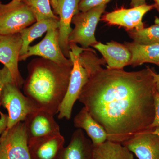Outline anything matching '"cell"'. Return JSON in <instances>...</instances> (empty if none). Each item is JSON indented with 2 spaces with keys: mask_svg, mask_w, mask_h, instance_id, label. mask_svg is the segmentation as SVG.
I'll list each match as a JSON object with an SVG mask.
<instances>
[{
  "mask_svg": "<svg viewBox=\"0 0 159 159\" xmlns=\"http://www.w3.org/2000/svg\"><path fill=\"white\" fill-rule=\"evenodd\" d=\"M82 63L89 78L78 100L105 129L107 140L122 144L149 128L155 115L154 69H103L105 61L91 51Z\"/></svg>",
  "mask_w": 159,
  "mask_h": 159,
  "instance_id": "cell-1",
  "label": "cell"
},
{
  "mask_svg": "<svg viewBox=\"0 0 159 159\" xmlns=\"http://www.w3.org/2000/svg\"><path fill=\"white\" fill-rule=\"evenodd\" d=\"M73 65H61L41 57L33 59L28 64V76L23 84L25 95L39 109L58 113Z\"/></svg>",
  "mask_w": 159,
  "mask_h": 159,
  "instance_id": "cell-2",
  "label": "cell"
},
{
  "mask_svg": "<svg viewBox=\"0 0 159 159\" xmlns=\"http://www.w3.org/2000/svg\"><path fill=\"white\" fill-rule=\"evenodd\" d=\"M70 51V58L73 62L68 87L58 111V119L69 120L72 116V110L75 102L79 99L83 88L88 80L89 77L86 70L80 61V55L87 50L78 47L77 44H69Z\"/></svg>",
  "mask_w": 159,
  "mask_h": 159,
  "instance_id": "cell-3",
  "label": "cell"
},
{
  "mask_svg": "<svg viewBox=\"0 0 159 159\" xmlns=\"http://www.w3.org/2000/svg\"><path fill=\"white\" fill-rule=\"evenodd\" d=\"M106 7L107 5H101L75 15L71 22L75 27L69 36V44H79L83 48L88 49L97 43L95 31Z\"/></svg>",
  "mask_w": 159,
  "mask_h": 159,
  "instance_id": "cell-4",
  "label": "cell"
},
{
  "mask_svg": "<svg viewBox=\"0 0 159 159\" xmlns=\"http://www.w3.org/2000/svg\"><path fill=\"white\" fill-rule=\"evenodd\" d=\"M1 105L8 112L7 128H10L18 122H24L29 114L38 110L35 104L20 91L13 81L6 83L3 87Z\"/></svg>",
  "mask_w": 159,
  "mask_h": 159,
  "instance_id": "cell-5",
  "label": "cell"
},
{
  "mask_svg": "<svg viewBox=\"0 0 159 159\" xmlns=\"http://www.w3.org/2000/svg\"><path fill=\"white\" fill-rule=\"evenodd\" d=\"M33 13L23 2H9L0 8V34L20 33L36 22Z\"/></svg>",
  "mask_w": 159,
  "mask_h": 159,
  "instance_id": "cell-6",
  "label": "cell"
},
{
  "mask_svg": "<svg viewBox=\"0 0 159 159\" xmlns=\"http://www.w3.org/2000/svg\"><path fill=\"white\" fill-rule=\"evenodd\" d=\"M0 159H31L24 122L6 128L0 135Z\"/></svg>",
  "mask_w": 159,
  "mask_h": 159,
  "instance_id": "cell-7",
  "label": "cell"
},
{
  "mask_svg": "<svg viewBox=\"0 0 159 159\" xmlns=\"http://www.w3.org/2000/svg\"><path fill=\"white\" fill-rule=\"evenodd\" d=\"M80 0H50L53 12L59 20V43L64 55L70 59L69 38L73 30L71 22L74 16L79 12Z\"/></svg>",
  "mask_w": 159,
  "mask_h": 159,
  "instance_id": "cell-8",
  "label": "cell"
},
{
  "mask_svg": "<svg viewBox=\"0 0 159 159\" xmlns=\"http://www.w3.org/2000/svg\"><path fill=\"white\" fill-rule=\"evenodd\" d=\"M32 56H39L61 65L73 64L70 58L65 56L60 47L58 29H51L47 31L42 40L35 45L29 46L27 53L20 56L19 61H25Z\"/></svg>",
  "mask_w": 159,
  "mask_h": 159,
  "instance_id": "cell-9",
  "label": "cell"
},
{
  "mask_svg": "<svg viewBox=\"0 0 159 159\" xmlns=\"http://www.w3.org/2000/svg\"><path fill=\"white\" fill-rule=\"evenodd\" d=\"M22 47V39L20 33L0 34V62L10 71L13 82L20 89L25 81L18 69Z\"/></svg>",
  "mask_w": 159,
  "mask_h": 159,
  "instance_id": "cell-10",
  "label": "cell"
},
{
  "mask_svg": "<svg viewBox=\"0 0 159 159\" xmlns=\"http://www.w3.org/2000/svg\"><path fill=\"white\" fill-rule=\"evenodd\" d=\"M122 145L139 159H159V127L141 132Z\"/></svg>",
  "mask_w": 159,
  "mask_h": 159,
  "instance_id": "cell-11",
  "label": "cell"
},
{
  "mask_svg": "<svg viewBox=\"0 0 159 159\" xmlns=\"http://www.w3.org/2000/svg\"><path fill=\"white\" fill-rule=\"evenodd\" d=\"M154 8V5L146 4L130 9L122 8L106 13L101 20L110 25L123 27L126 31H139L145 28L143 16Z\"/></svg>",
  "mask_w": 159,
  "mask_h": 159,
  "instance_id": "cell-12",
  "label": "cell"
},
{
  "mask_svg": "<svg viewBox=\"0 0 159 159\" xmlns=\"http://www.w3.org/2000/svg\"><path fill=\"white\" fill-rule=\"evenodd\" d=\"M54 116L47 111L38 110L27 116L24 122L28 143L60 133Z\"/></svg>",
  "mask_w": 159,
  "mask_h": 159,
  "instance_id": "cell-13",
  "label": "cell"
},
{
  "mask_svg": "<svg viewBox=\"0 0 159 159\" xmlns=\"http://www.w3.org/2000/svg\"><path fill=\"white\" fill-rule=\"evenodd\" d=\"M92 47L102 54V58L107 63V69L123 70L125 66L129 65L131 53L124 44L114 41L106 44L98 42Z\"/></svg>",
  "mask_w": 159,
  "mask_h": 159,
  "instance_id": "cell-14",
  "label": "cell"
},
{
  "mask_svg": "<svg viewBox=\"0 0 159 159\" xmlns=\"http://www.w3.org/2000/svg\"><path fill=\"white\" fill-rule=\"evenodd\" d=\"M64 144L60 133L29 142L31 159H57Z\"/></svg>",
  "mask_w": 159,
  "mask_h": 159,
  "instance_id": "cell-15",
  "label": "cell"
},
{
  "mask_svg": "<svg viewBox=\"0 0 159 159\" xmlns=\"http://www.w3.org/2000/svg\"><path fill=\"white\" fill-rule=\"evenodd\" d=\"M93 145L82 129L74 132L66 147H64L57 159H93Z\"/></svg>",
  "mask_w": 159,
  "mask_h": 159,
  "instance_id": "cell-16",
  "label": "cell"
},
{
  "mask_svg": "<svg viewBox=\"0 0 159 159\" xmlns=\"http://www.w3.org/2000/svg\"><path fill=\"white\" fill-rule=\"evenodd\" d=\"M74 125L76 128L85 131L93 146L100 145L107 140L105 129L92 116L85 107L74 117Z\"/></svg>",
  "mask_w": 159,
  "mask_h": 159,
  "instance_id": "cell-17",
  "label": "cell"
},
{
  "mask_svg": "<svg viewBox=\"0 0 159 159\" xmlns=\"http://www.w3.org/2000/svg\"><path fill=\"white\" fill-rule=\"evenodd\" d=\"M124 44L131 53L129 65L135 67L148 63L159 67V44L141 45L132 42H125Z\"/></svg>",
  "mask_w": 159,
  "mask_h": 159,
  "instance_id": "cell-18",
  "label": "cell"
},
{
  "mask_svg": "<svg viewBox=\"0 0 159 159\" xmlns=\"http://www.w3.org/2000/svg\"><path fill=\"white\" fill-rule=\"evenodd\" d=\"M59 20L48 19L36 21L30 27H28L20 32L22 39V47L20 56L25 55L28 48L34 39L42 36L44 33L51 29H58Z\"/></svg>",
  "mask_w": 159,
  "mask_h": 159,
  "instance_id": "cell-19",
  "label": "cell"
},
{
  "mask_svg": "<svg viewBox=\"0 0 159 159\" xmlns=\"http://www.w3.org/2000/svg\"><path fill=\"white\" fill-rule=\"evenodd\" d=\"M93 159H134L133 153L121 143L107 140L93 145Z\"/></svg>",
  "mask_w": 159,
  "mask_h": 159,
  "instance_id": "cell-20",
  "label": "cell"
},
{
  "mask_svg": "<svg viewBox=\"0 0 159 159\" xmlns=\"http://www.w3.org/2000/svg\"><path fill=\"white\" fill-rule=\"evenodd\" d=\"M155 24L142 30L127 31L134 42L141 45L159 44V19L155 17Z\"/></svg>",
  "mask_w": 159,
  "mask_h": 159,
  "instance_id": "cell-21",
  "label": "cell"
},
{
  "mask_svg": "<svg viewBox=\"0 0 159 159\" xmlns=\"http://www.w3.org/2000/svg\"><path fill=\"white\" fill-rule=\"evenodd\" d=\"M22 2L33 13L36 21L48 19L59 20L51 9L50 0H22Z\"/></svg>",
  "mask_w": 159,
  "mask_h": 159,
  "instance_id": "cell-22",
  "label": "cell"
},
{
  "mask_svg": "<svg viewBox=\"0 0 159 159\" xmlns=\"http://www.w3.org/2000/svg\"><path fill=\"white\" fill-rule=\"evenodd\" d=\"M111 1V0H80L79 10L81 12H85L100 5H107Z\"/></svg>",
  "mask_w": 159,
  "mask_h": 159,
  "instance_id": "cell-23",
  "label": "cell"
},
{
  "mask_svg": "<svg viewBox=\"0 0 159 159\" xmlns=\"http://www.w3.org/2000/svg\"><path fill=\"white\" fill-rule=\"evenodd\" d=\"M10 81L13 82L11 73L6 67L4 66L2 69L0 70V99L3 87L6 83ZM1 106L0 103V107Z\"/></svg>",
  "mask_w": 159,
  "mask_h": 159,
  "instance_id": "cell-24",
  "label": "cell"
},
{
  "mask_svg": "<svg viewBox=\"0 0 159 159\" xmlns=\"http://www.w3.org/2000/svg\"><path fill=\"white\" fill-rule=\"evenodd\" d=\"M154 111L153 122L148 129L159 127V93L157 91L154 96Z\"/></svg>",
  "mask_w": 159,
  "mask_h": 159,
  "instance_id": "cell-25",
  "label": "cell"
},
{
  "mask_svg": "<svg viewBox=\"0 0 159 159\" xmlns=\"http://www.w3.org/2000/svg\"><path fill=\"white\" fill-rule=\"evenodd\" d=\"M0 135L7 128L8 121V115L2 113L0 111Z\"/></svg>",
  "mask_w": 159,
  "mask_h": 159,
  "instance_id": "cell-26",
  "label": "cell"
},
{
  "mask_svg": "<svg viewBox=\"0 0 159 159\" xmlns=\"http://www.w3.org/2000/svg\"><path fill=\"white\" fill-rule=\"evenodd\" d=\"M146 0H131L130 6L133 7H138L146 4Z\"/></svg>",
  "mask_w": 159,
  "mask_h": 159,
  "instance_id": "cell-27",
  "label": "cell"
},
{
  "mask_svg": "<svg viewBox=\"0 0 159 159\" xmlns=\"http://www.w3.org/2000/svg\"><path fill=\"white\" fill-rule=\"evenodd\" d=\"M153 75L156 84L157 91L159 93V74L156 73L155 70L154 71Z\"/></svg>",
  "mask_w": 159,
  "mask_h": 159,
  "instance_id": "cell-28",
  "label": "cell"
},
{
  "mask_svg": "<svg viewBox=\"0 0 159 159\" xmlns=\"http://www.w3.org/2000/svg\"><path fill=\"white\" fill-rule=\"evenodd\" d=\"M153 1L155 2L154 4H153L154 8H156L159 12V0H153Z\"/></svg>",
  "mask_w": 159,
  "mask_h": 159,
  "instance_id": "cell-29",
  "label": "cell"
},
{
  "mask_svg": "<svg viewBox=\"0 0 159 159\" xmlns=\"http://www.w3.org/2000/svg\"><path fill=\"white\" fill-rule=\"evenodd\" d=\"M22 0H12L10 2L11 3H16L21 2Z\"/></svg>",
  "mask_w": 159,
  "mask_h": 159,
  "instance_id": "cell-30",
  "label": "cell"
},
{
  "mask_svg": "<svg viewBox=\"0 0 159 159\" xmlns=\"http://www.w3.org/2000/svg\"><path fill=\"white\" fill-rule=\"evenodd\" d=\"M2 3H1V2H0V8H1V6H2Z\"/></svg>",
  "mask_w": 159,
  "mask_h": 159,
  "instance_id": "cell-31",
  "label": "cell"
}]
</instances>
